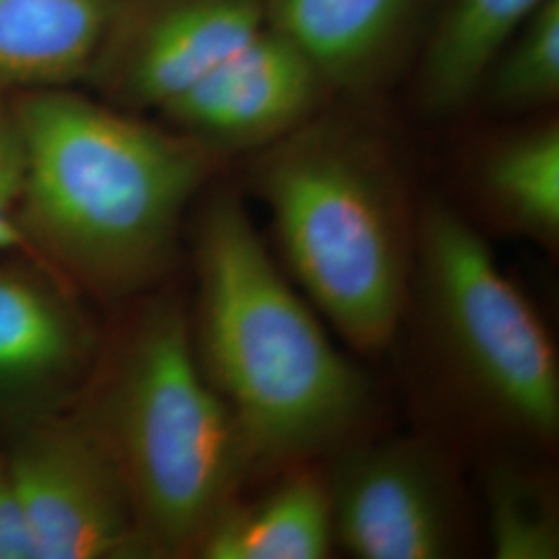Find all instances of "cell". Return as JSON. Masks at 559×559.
I'll return each mask as SVG.
<instances>
[{"label": "cell", "instance_id": "6da1fadb", "mask_svg": "<svg viewBox=\"0 0 559 559\" xmlns=\"http://www.w3.org/2000/svg\"><path fill=\"white\" fill-rule=\"evenodd\" d=\"M25 145L20 226L71 286L124 299L164 276L222 154L69 87L13 94Z\"/></svg>", "mask_w": 559, "mask_h": 559}, {"label": "cell", "instance_id": "7a4b0ae2", "mask_svg": "<svg viewBox=\"0 0 559 559\" xmlns=\"http://www.w3.org/2000/svg\"><path fill=\"white\" fill-rule=\"evenodd\" d=\"M195 260V350L258 468L350 441L369 411V381L282 276L235 193L207 201Z\"/></svg>", "mask_w": 559, "mask_h": 559}, {"label": "cell", "instance_id": "3957f363", "mask_svg": "<svg viewBox=\"0 0 559 559\" xmlns=\"http://www.w3.org/2000/svg\"><path fill=\"white\" fill-rule=\"evenodd\" d=\"M253 154L249 180L293 276L350 346L385 348L411 295L417 228L390 145L321 110Z\"/></svg>", "mask_w": 559, "mask_h": 559}, {"label": "cell", "instance_id": "277c9868", "mask_svg": "<svg viewBox=\"0 0 559 559\" xmlns=\"http://www.w3.org/2000/svg\"><path fill=\"white\" fill-rule=\"evenodd\" d=\"M90 385L94 399L81 411L119 462L154 554H193L258 464L179 305L141 309Z\"/></svg>", "mask_w": 559, "mask_h": 559}, {"label": "cell", "instance_id": "5b68a950", "mask_svg": "<svg viewBox=\"0 0 559 559\" xmlns=\"http://www.w3.org/2000/svg\"><path fill=\"white\" fill-rule=\"evenodd\" d=\"M413 278L460 392L519 438L554 440L559 365L549 332L485 239L441 201H429L417 221Z\"/></svg>", "mask_w": 559, "mask_h": 559}, {"label": "cell", "instance_id": "8992f818", "mask_svg": "<svg viewBox=\"0 0 559 559\" xmlns=\"http://www.w3.org/2000/svg\"><path fill=\"white\" fill-rule=\"evenodd\" d=\"M4 452L38 559L156 556L119 462L83 411L11 429Z\"/></svg>", "mask_w": 559, "mask_h": 559}, {"label": "cell", "instance_id": "52a82bcc", "mask_svg": "<svg viewBox=\"0 0 559 559\" xmlns=\"http://www.w3.org/2000/svg\"><path fill=\"white\" fill-rule=\"evenodd\" d=\"M334 540L360 559L450 558L459 514L450 473L419 440L346 441L323 473Z\"/></svg>", "mask_w": 559, "mask_h": 559}, {"label": "cell", "instance_id": "ba28073f", "mask_svg": "<svg viewBox=\"0 0 559 559\" xmlns=\"http://www.w3.org/2000/svg\"><path fill=\"white\" fill-rule=\"evenodd\" d=\"M263 25V0H122L87 81L117 108L160 112Z\"/></svg>", "mask_w": 559, "mask_h": 559}, {"label": "cell", "instance_id": "9c48e42d", "mask_svg": "<svg viewBox=\"0 0 559 559\" xmlns=\"http://www.w3.org/2000/svg\"><path fill=\"white\" fill-rule=\"evenodd\" d=\"M98 362V334L71 284L38 261H0V425L71 408Z\"/></svg>", "mask_w": 559, "mask_h": 559}, {"label": "cell", "instance_id": "30bf717a", "mask_svg": "<svg viewBox=\"0 0 559 559\" xmlns=\"http://www.w3.org/2000/svg\"><path fill=\"white\" fill-rule=\"evenodd\" d=\"M328 98L313 62L263 25L160 115L168 127L226 156L282 140L320 115Z\"/></svg>", "mask_w": 559, "mask_h": 559}, {"label": "cell", "instance_id": "8fae6325", "mask_svg": "<svg viewBox=\"0 0 559 559\" xmlns=\"http://www.w3.org/2000/svg\"><path fill=\"white\" fill-rule=\"evenodd\" d=\"M440 0H263L265 25L313 62L332 96L365 98L419 57Z\"/></svg>", "mask_w": 559, "mask_h": 559}, {"label": "cell", "instance_id": "7c38bea8", "mask_svg": "<svg viewBox=\"0 0 559 559\" xmlns=\"http://www.w3.org/2000/svg\"><path fill=\"white\" fill-rule=\"evenodd\" d=\"M122 0H0V90L87 81Z\"/></svg>", "mask_w": 559, "mask_h": 559}, {"label": "cell", "instance_id": "4fadbf2b", "mask_svg": "<svg viewBox=\"0 0 559 559\" xmlns=\"http://www.w3.org/2000/svg\"><path fill=\"white\" fill-rule=\"evenodd\" d=\"M267 491L228 501L203 531L193 556L205 559H323L334 547L325 477L288 464Z\"/></svg>", "mask_w": 559, "mask_h": 559}, {"label": "cell", "instance_id": "5bb4252c", "mask_svg": "<svg viewBox=\"0 0 559 559\" xmlns=\"http://www.w3.org/2000/svg\"><path fill=\"white\" fill-rule=\"evenodd\" d=\"M543 0H440L415 60V92L431 117H448L479 96L503 44Z\"/></svg>", "mask_w": 559, "mask_h": 559}, {"label": "cell", "instance_id": "9a60e30c", "mask_svg": "<svg viewBox=\"0 0 559 559\" xmlns=\"http://www.w3.org/2000/svg\"><path fill=\"white\" fill-rule=\"evenodd\" d=\"M489 214L519 237L551 249L559 239V124L543 120L493 141L477 168Z\"/></svg>", "mask_w": 559, "mask_h": 559}, {"label": "cell", "instance_id": "2e32d148", "mask_svg": "<svg viewBox=\"0 0 559 559\" xmlns=\"http://www.w3.org/2000/svg\"><path fill=\"white\" fill-rule=\"evenodd\" d=\"M485 514L498 559L559 558L558 503L551 485L516 462H498L485 479Z\"/></svg>", "mask_w": 559, "mask_h": 559}, {"label": "cell", "instance_id": "e0dca14e", "mask_svg": "<svg viewBox=\"0 0 559 559\" xmlns=\"http://www.w3.org/2000/svg\"><path fill=\"white\" fill-rule=\"evenodd\" d=\"M479 96L501 112L526 115L559 98V0H543L503 44Z\"/></svg>", "mask_w": 559, "mask_h": 559}, {"label": "cell", "instance_id": "ac0fdd59", "mask_svg": "<svg viewBox=\"0 0 559 559\" xmlns=\"http://www.w3.org/2000/svg\"><path fill=\"white\" fill-rule=\"evenodd\" d=\"M25 182V145L13 94L0 90V253L17 251L36 260L20 226L21 198ZM40 263V261H38Z\"/></svg>", "mask_w": 559, "mask_h": 559}, {"label": "cell", "instance_id": "d6986e66", "mask_svg": "<svg viewBox=\"0 0 559 559\" xmlns=\"http://www.w3.org/2000/svg\"><path fill=\"white\" fill-rule=\"evenodd\" d=\"M0 559H38L4 452H0Z\"/></svg>", "mask_w": 559, "mask_h": 559}]
</instances>
